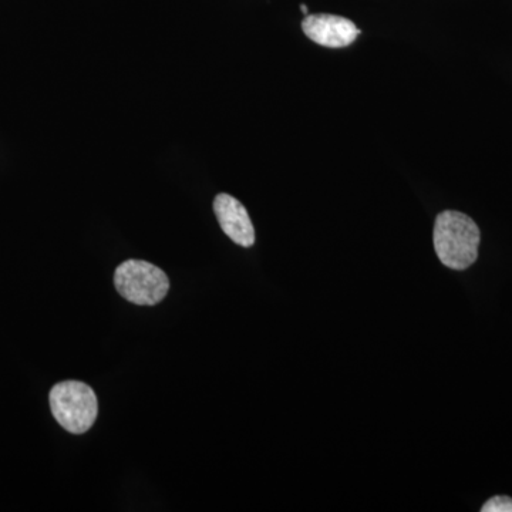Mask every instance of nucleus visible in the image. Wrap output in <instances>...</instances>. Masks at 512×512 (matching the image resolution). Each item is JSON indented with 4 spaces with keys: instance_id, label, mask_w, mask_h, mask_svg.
Masks as SVG:
<instances>
[{
    "instance_id": "5",
    "label": "nucleus",
    "mask_w": 512,
    "mask_h": 512,
    "mask_svg": "<svg viewBox=\"0 0 512 512\" xmlns=\"http://www.w3.org/2000/svg\"><path fill=\"white\" fill-rule=\"evenodd\" d=\"M214 212L222 231L241 247L255 244V229L247 208L229 194H218L214 200Z\"/></svg>"
},
{
    "instance_id": "7",
    "label": "nucleus",
    "mask_w": 512,
    "mask_h": 512,
    "mask_svg": "<svg viewBox=\"0 0 512 512\" xmlns=\"http://www.w3.org/2000/svg\"><path fill=\"white\" fill-rule=\"evenodd\" d=\"M301 10L303 13H305L306 16L309 15V9H308V6L306 5H301Z\"/></svg>"
},
{
    "instance_id": "2",
    "label": "nucleus",
    "mask_w": 512,
    "mask_h": 512,
    "mask_svg": "<svg viewBox=\"0 0 512 512\" xmlns=\"http://www.w3.org/2000/svg\"><path fill=\"white\" fill-rule=\"evenodd\" d=\"M49 402L57 423L72 434H84L92 429L99 414L96 393L83 382L57 383L50 392Z\"/></svg>"
},
{
    "instance_id": "4",
    "label": "nucleus",
    "mask_w": 512,
    "mask_h": 512,
    "mask_svg": "<svg viewBox=\"0 0 512 512\" xmlns=\"http://www.w3.org/2000/svg\"><path fill=\"white\" fill-rule=\"evenodd\" d=\"M302 29L312 42L330 49L352 45L360 35V30L352 20L326 13L306 16Z\"/></svg>"
},
{
    "instance_id": "3",
    "label": "nucleus",
    "mask_w": 512,
    "mask_h": 512,
    "mask_svg": "<svg viewBox=\"0 0 512 512\" xmlns=\"http://www.w3.org/2000/svg\"><path fill=\"white\" fill-rule=\"evenodd\" d=\"M114 285L126 301L153 306L170 291V279L163 269L140 259H128L116 269Z\"/></svg>"
},
{
    "instance_id": "6",
    "label": "nucleus",
    "mask_w": 512,
    "mask_h": 512,
    "mask_svg": "<svg viewBox=\"0 0 512 512\" xmlns=\"http://www.w3.org/2000/svg\"><path fill=\"white\" fill-rule=\"evenodd\" d=\"M481 512H512V498L507 495L490 498L481 508Z\"/></svg>"
},
{
    "instance_id": "1",
    "label": "nucleus",
    "mask_w": 512,
    "mask_h": 512,
    "mask_svg": "<svg viewBox=\"0 0 512 512\" xmlns=\"http://www.w3.org/2000/svg\"><path fill=\"white\" fill-rule=\"evenodd\" d=\"M480 229L468 215L458 211H444L434 224V249L441 264L456 271L470 268L478 258Z\"/></svg>"
}]
</instances>
